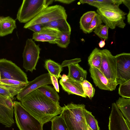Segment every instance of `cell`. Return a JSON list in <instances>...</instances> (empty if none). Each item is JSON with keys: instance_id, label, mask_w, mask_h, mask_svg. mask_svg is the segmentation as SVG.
Returning a JSON list of instances; mask_svg holds the SVG:
<instances>
[{"instance_id": "27", "label": "cell", "mask_w": 130, "mask_h": 130, "mask_svg": "<svg viewBox=\"0 0 130 130\" xmlns=\"http://www.w3.org/2000/svg\"><path fill=\"white\" fill-rule=\"evenodd\" d=\"M46 27L45 30L40 32L48 40L49 43L55 44V42L58 40V35L59 31L54 28Z\"/></svg>"}, {"instance_id": "13", "label": "cell", "mask_w": 130, "mask_h": 130, "mask_svg": "<svg viewBox=\"0 0 130 130\" xmlns=\"http://www.w3.org/2000/svg\"><path fill=\"white\" fill-rule=\"evenodd\" d=\"M108 130H130L129 125L115 103L112 104L109 117Z\"/></svg>"}, {"instance_id": "6", "label": "cell", "mask_w": 130, "mask_h": 130, "mask_svg": "<svg viewBox=\"0 0 130 130\" xmlns=\"http://www.w3.org/2000/svg\"><path fill=\"white\" fill-rule=\"evenodd\" d=\"M67 16L66 10L62 6L59 5L48 6L26 23L24 28L26 29L36 24L46 23L63 19H67Z\"/></svg>"}, {"instance_id": "26", "label": "cell", "mask_w": 130, "mask_h": 130, "mask_svg": "<svg viewBox=\"0 0 130 130\" xmlns=\"http://www.w3.org/2000/svg\"><path fill=\"white\" fill-rule=\"evenodd\" d=\"M51 121L52 130H68L65 122L60 115L55 116Z\"/></svg>"}, {"instance_id": "22", "label": "cell", "mask_w": 130, "mask_h": 130, "mask_svg": "<svg viewBox=\"0 0 130 130\" xmlns=\"http://www.w3.org/2000/svg\"><path fill=\"white\" fill-rule=\"evenodd\" d=\"M96 13L94 11H89L81 17L79 22L80 28L84 33H88L90 25Z\"/></svg>"}, {"instance_id": "24", "label": "cell", "mask_w": 130, "mask_h": 130, "mask_svg": "<svg viewBox=\"0 0 130 130\" xmlns=\"http://www.w3.org/2000/svg\"><path fill=\"white\" fill-rule=\"evenodd\" d=\"M44 67L50 75L55 76L57 79L61 77L60 73L62 71V68L61 65L49 59L45 61Z\"/></svg>"}, {"instance_id": "18", "label": "cell", "mask_w": 130, "mask_h": 130, "mask_svg": "<svg viewBox=\"0 0 130 130\" xmlns=\"http://www.w3.org/2000/svg\"><path fill=\"white\" fill-rule=\"evenodd\" d=\"M79 2L82 4H87L98 9L114 6L119 7L122 3V0H80Z\"/></svg>"}, {"instance_id": "7", "label": "cell", "mask_w": 130, "mask_h": 130, "mask_svg": "<svg viewBox=\"0 0 130 130\" xmlns=\"http://www.w3.org/2000/svg\"><path fill=\"white\" fill-rule=\"evenodd\" d=\"M41 49L31 39H28L23 53V67L26 71L32 72L39 58Z\"/></svg>"}, {"instance_id": "8", "label": "cell", "mask_w": 130, "mask_h": 130, "mask_svg": "<svg viewBox=\"0 0 130 130\" xmlns=\"http://www.w3.org/2000/svg\"><path fill=\"white\" fill-rule=\"evenodd\" d=\"M1 79L15 80L26 84L27 75L21 69L12 61L3 58L0 59Z\"/></svg>"}, {"instance_id": "29", "label": "cell", "mask_w": 130, "mask_h": 130, "mask_svg": "<svg viewBox=\"0 0 130 130\" xmlns=\"http://www.w3.org/2000/svg\"><path fill=\"white\" fill-rule=\"evenodd\" d=\"M85 117L87 123L93 130H100L98 122L92 112L86 108L84 110Z\"/></svg>"}, {"instance_id": "40", "label": "cell", "mask_w": 130, "mask_h": 130, "mask_svg": "<svg viewBox=\"0 0 130 130\" xmlns=\"http://www.w3.org/2000/svg\"><path fill=\"white\" fill-rule=\"evenodd\" d=\"M122 3L126 6L128 8L129 11H130V0H122Z\"/></svg>"}, {"instance_id": "44", "label": "cell", "mask_w": 130, "mask_h": 130, "mask_svg": "<svg viewBox=\"0 0 130 130\" xmlns=\"http://www.w3.org/2000/svg\"><path fill=\"white\" fill-rule=\"evenodd\" d=\"M87 130H93L90 127L87 125Z\"/></svg>"}, {"instance_id": "16", "label": "cell", "mask_w": 130, "mask_h": 130, "mask_svg": "<svg viewBox=\"0 0 130 130\" xmlns=\"http://www.w3.org/2000/svg\"><path fill=\"white\" fill-rule=\"evenodd\" d=\"M68 77L72 79L81 83L86 80L87 72L78 64H73L69 66Z\"/></svg>"}, {"instance_id": "45", "label": "cell", "mask_w": 130, "mask_h": 130, "mask_svg": "<svg viewBox=\"0 0 130 130\" xmlns=\"http://www.w3.org/2000/svg\"><path fill=\"white\" fill-rule=\"evenodd\" d=\"M1 74L0 72V80H1Z\"/></svg>"}, {"instance_id": "39", "label": "cell", "mask_w": 130, "mask_h": 130, "mask_svg": "<svg viewBox=\"0 0 130 130\" xmlns=\"http://www.w3.org/2000/svg\"><path fill=\"white\" fill-rule=\"evenodd\" d=\"M75 1V0H55V1L64 4H69Z\"/></svg>"}, {"instance_id": "12", "label": "cell", "mask_w": 130, "mask_h": 130, "mask_svg": "<svg viewBox=\"0 0 130 130\" xmlns=\"http://www.w3.org/2000/svg\"><path fill=\"white\" fill-rule=\"evenodd\" d=\"M52 84L50 74L45 73L28 82L17 94V98L20 101L27 95L39 87L46 85Z\"/></svg>"}, {"instance_id": "34", "label": "cell", "mask_w": 130, "mask_h": 130, "mask_svg": "<svg viewBox=\"0 0 130 130\" xmlns=\"http://www.w3.org/2000/svg\"><path fill=\"white\" fill-rule=\"evenodd\" d=\"M0 83L14 86H24L26 83L17 80L9 79H2L0 80Z\"/></svg>"}, {"instance_id": "32", "label": "cell", "mask_w": 130, "mask_h": 130, "mask_svg": "<svg viewBox=\"0 0 130 130\" xmlns=\"http://www.w3.org/2000/svg\"><path fill=\"white\" fill-rule=\"evenodd\" d=\"M118 93L122 97L130 98V80L120 85Z\"/></svg>"}, {"instance_id": "10", "label": "cell", "mask_w": 130, "mask_h": 130, "mask_svg": "<svg viewBox=\"0 0 130 130\" xmlns=\"http://www.w3.org/2000/svg\"><path fill=\"white\" fill-rule=\"evenodd\" d=\"M115 57L116 63V82L117 85L130 80V54L123 53Z\"/></svg>"}, {"instance_id": "21", "label": "cell", "mask_w": 130, "mask_h": 130, "mask_svg": "<svg viewBox=\"0 0 130 130\" xmlns=\"http://www.w3.org/2000/svg\"><path fill=\"white\" fill-rule=\"evenodd\" d=\"M24 86H14L0 83V94L7 97L12 101Z\"/></svg>"}, {"instance_id": "33", "label": "cell", "mask_w": 130, "mask_h": 130, "mask_svg": "<svg viewBox=\"0 0 130 130\" xmlns=\"http://www.w3.org/2000/svg\"><path fill=\"white\" fill-rule=\"evenodd\" d=\"M102 22L100 16L96 13L90 25L87 33L91 32L93 30L101 24Z\"/></svg>"}, {"instance_id": "11", "label": "cell", "mask_w": 130, "mask_h": 130, "mask_svg": "<svg viewBox=\"0 0 130 130\" xmlns=\"http://www.w3.org/2000/svg\"><path fill=\"white\" fill-rule=\"evenodd\" d=\"M14 102L10 98L0 94V123L9 127L14 122L13 119Z\"/></svg>"}, {"instance_id": "25", "label": "cell", "mask_w": 130, "mask_h": 130, "mask_svg": "<svg viewBox=\"0 0 130 130\" xmlns=\"http://www.w3.org/2000/svg\"><path fill=\"white\" fill-rule=\"evenodd\" d=\"M47 97L56 103L59 102L60 97L55 89L50 86L46 85L37 89Z\"/></svg>"}, {"instance_id": "23", "label": "cell", "mask_w": 130, "mask_h": 130, "mask_svg": "<svg viewBox=\"0 0 130 130\" xmlns=\"http://www.w3.org/2000/svg\"><path fill=\"white\" fill-rule=\"evenodd\" d=\"M102 60L101 50L95 48L92 51L88 58V63L90 67L99 69Z\"/></svg>"}, {"instance_id": "14", "label": "cell", "mask_w": 130, "mask_h": 130, "mask_svg": "<svg viewBox=\"0 0 130 130\" xmlns=\"http://www.w3.org/2000/svg\"><path fill=\"white\" fill-rule=\"evenodd\" d=\"M89 71L94 83L99 88L110 91L115 90L117 86L109 81L99 70L90 67Z\"/></svg>"}, {"instance_id": "15", "label": "cell", "mask_w": 130, "mask_h": 130, "mask_svg": "<svg viewBox=\"0 0 130 130\" xmlns=\"http://www.w3.org/2000/svg\"><path fill=\"white\" fill-rule=\"evenodd\" d=\"M68 77L66 82L60 79L59 81L62 89L69 95L74 94L86 98L87 96L84 93L81 83Z\"/></svg>"}, {"instance_id": "36", "label": "cell", "mask_w": 130, "mask_h": 130, "mask_svg": "<svg viewBox=\"0 0 130 130\" xmlns=\"http://www.w3.org/2000/svg\"><path fill=\"white\" fill-rule=\"evenodd\" d=\"M32 39L36 41L49 42V40L40 32H34L32 35Z\"/></svg>"}, {"instance_id": "42", "label": "cell", "mask_w": 130, "mask_h": 130, "mask_svg": "<svg viewBox=\"0 0 130 130\" xmlns=\"http://www.w3.org/2000/svg\"><path fill=\"white\" fill-rule=\"evenodd\" d=\"M61 79L60 80L62 82L66 81L68 78L67 76L64 74L61 76Z\"/></svg>"}, {"instance_id": "19", "label": "cell", "mask_w": 130, "mask_h": 130, "mask_svg": "<svg viewBox=\"0 0 130 130\" xmlns=\"http://www.w3.org/2000/svg\"><path fill=\"white\" fill-rule=\"evenodd\" d=\"M115 104L130 125V98L120 97Z\"/></svg>"}, {"instance_id": "37", "label": "cell", "mask_w": 130, "mask_h": 130, "mask_svg": "<svg viewBox=\"0 0 130 130\" xmlns=\"http://www.w3.org/2000/svg\"><path fill=\"white\" fill-rule=\"evenodd\" d=\"M81 61V59L79 58H76L69 60H65L63 61L61 65L62 68L73 64L78 63Z\"/></svg>"}, {"instance_id": "43", "label": "cell", "mask_w": 130, "mask_h": 130, "mask_svg": "<svg viewBox=\"0 0 130 130\" xmlns=\"http://www.w3.org/2000/svg\"><path fill=\"white\" fill-rule=\"evenodd\" d=\"M130 11H129L128 13L127 14V19L128 23L129 24H130Z\"/></svg>"}, {"instance_id": "35", "label": "cell", "mask_w": 130, "mask_h": 130, "mask_svg": "<svg viewBox=\"0 0 130 130\" xmlns=\"http://www.w3.org/2000/svg\"><path fill=\"white\" fill-rule=\"evenodd\" d=\"M46 27L42 24H36L30 26L28 29L33 31L35 33L40 32L45 30Z\"/></svg>"}, {"instance_id": "38", "label": "cell", "mask_w": 130, "mask_h": 130, "mask_svg": "<svg viewBox=\"0 0 130 130\" xmlns=\"http://www.w3.org/2000/svg\"><path fill=\"white\" fill-rule=\"evenodd\" d=\"M52 84L54 87V89L58 92H59V84L58 79L55 76L50 75Z\"/></svg>"}, {"instance_id": "5", "label": "cell", "mask_w": 130, "mask_h": 130, "mask_svg": "<svg viewBox=\"0 0 130 130\" xmlns=\"http://www.w3.org/2000/svg\"><path fill=\"white\" fill-rule=\"evenodd\" d=\"M102 22L112 29L116 27L124 28L126 24L124 21L127 14L115 6L108 7L100 8L97 10Z\"/></svg>"}, {"instance_id": "30", "label": "cell", "mask_w": 130, "mask_h": 130, "mask_svg": "<svg viewBox=\"0 0 130 130\" xmlns=\"http://www.w3.org/2000/svg\"><path fill=\"white\" fill-rule=\"evenodd\" d=\"M109 28L107 25L101 24L95 28L93 31L100 38L107 40L108 38Z\"/></svg>"}, {"instance_id": "3", "label": "cell", "mask_w": 130, "mask_h": 130, "mask_svg": "<svg viewBox=\"0 0 130 130\" xmlns=\"http://www.w3.org/2000/svg\"><path fill=\"white\" fill-rule=\"evenodd\" d=\"M54 0H24L18 12L16 19L26 23L33 19Z\"/></svg>"}, {"instance_id": "31", "label": "cell", "mask_w": 130, "mask_h": 130, "mask_svg": "<svg viewBox=\"0 0 130 130\" xmlns=\"http://www.w3.org/2000/svg\"><path fill=\"white\" fill-rule=\"evenodd\" d=\"M85 94L91 99L94 96L95 89L91 83L87 80L84 81L81 83Z\"/></svg>"}, {"instance_id": "4", "label": "cell", "mask_w": 130, "mask_h": 130, "mask_svg": "<svg viewBox=\"0 0 130 130\" xmlns=\"http://www.w3.org/2000/svg\"><path fill=\"white\" fill-rule=\"evenodd\" d=\"M16 123L20 130H43V125L30 114L21 102H14Z\"/></svg>"}, {"instance_id": "1", "label": "cell", "mask_w": 130, "mask_h": 130, "mask_svg": "<svg viewBox=\"0 0 130 130\" xmlns=\"http://www.w3.org/2000/svg\"><path fill=\"white\" fill-rule=\"evenodd\" d=\"M24 108L43 125L60 114L62 107L47 97L37 89L32 91L21 101Z\"/></svg>"}, {"instance_id": "2", "label": "cell", "mask_w": 130, "mask_h": 130, "mask_svg": "<svg viewBox=\"0 0 130 130\" xmlns=\"http://www.w3.org/2000/svg\"><path fill=\"white\" fill-rule=\"evenodd\" d=\"M85 105L72 103L62 107L60 114L64 120L68 130H87V125L84 110Z\"/></svg>"}, {"instance_id": "20", "label": "cell", "mask_w": 130, "mask_h": 130, "mask_svg": "<svg viewBox=\"0 0 130 130\" xmlns=\"http://www.w3.org/2000/svg\"><path fill=\"white\" fill-rule=\"evenodd\" d=\"M43 24L44 26L55 29L60 32L71 33V28L67 19H60Z\"/></svg>"}, {"instance_id": "9", "label": "cell", "mask_w": 130, "mask_h": 130, "mask_svg": "<svg viewBox=\"0 0 130 130\" xmlns=\"http://www.w3.org/2000/svg\"><path fill=\"white\" fill-rule=\"evenodd\" d=\"M101 52L102 60L99 70L109 81L117 86L116 63L115 56L107 49L101 50Z\"/></svg>"}, {"instance_id": "28", "label": "cell", "mask_w": 130, "mask_h": 130, "mask_svg": "<svg viewBox=\"0 0 130 130\" xmlns=\"http://www.w3.org/2000/svg\"><path fill=\"white\" fill-rule=\"evenodd\" d=\"M71 33L59 32L58 35V40L55 42L59 47L66 48L70 43V35Z\"/></svg>"}, {"instance_id": "41", "label": "cell", "mask_w": 130, "mask_h": 130, "mask_svg": "<svg viewBox=\"0 0 130 130\" xmlns=\"http://www.w3.org/2000/svg\"><path fill=\"white\" fill-rule=\"evenodd\" d=\"M105 40H101L99 43V45L100 47V48H102L103 47L105 44Z\"/></svg>"}, {"instance_id": "17", "label": "cell", "mask_w": 130, "mask_h": 130, "mask_svg": "<svg viewBox=\"0 0 130 130\" xmlns=\"http://www.w3.org/2000/svg\"><path fill=\"white\" fill-rule=\"evenodd\" d=\"M17 27L15 20L9 16L0 17V36L11 34Z\"/></svg>"}]
</instances>
